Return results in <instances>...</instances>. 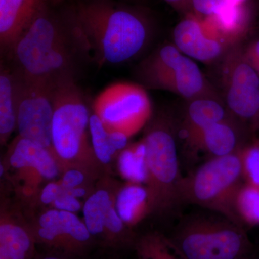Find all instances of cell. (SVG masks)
Segmentation results:
<instances>
[{
	"instance_id": "cell-1",
	"label": "cell",
	"mask_w": 259,
	"mask_h": 259,
	"mask_svg": "<svg viewBox=\"0 0 259 259\" xmlns=\"http://www.w3.org/2000/svg\"><path fill=\"white\" fill-rule=\"evenodd\" d=\"M89 53L72 21L64 25L42 4L9 54L14 69L24 78L56 84L75 78Z\"/></svg>"
},
{
	"instance_id": "cell-2",
	"label": "cell",
	"mask_w": 259,
	"mask_h": 259,
	"mask_svg": "<svg viewBox=\"0 0 259 259\" xmlns=\"http://www.w3.org/2000/svg\"><path fill=\"white\" fill-rule=\"evenodd\" d=\"M71 21L100 66L131 60L151 37L149 24L142 15L107 2L79 5Z\"/></svg>"
},
{
	"instance_id": "cell-3",
	"label": "cell",
	"mask_w": 259,
	"mask_h": 259,
	"mask_svg": "<svg viewBox=\"0 0 259 259\" xmlns=\"http://www.w3.org/2000/svg\"><path fill=\"white\" fill-rule=\"evenodd\" d=\"M52 146L61 175L78 168L101 178L105 168L94 152L90 134V110L75 78L59 81L54 88Z\"/></svg>"
},
{
	"instance_id": "cell-4",
	"label": "cell",
	"mask_w": 259,
	"mask_h": 259,
	"mask_svg": "<svg viewBox=\"0 0 259 259\" xmlns=\"http://www.w3.org/2000/svg\"><path fill=\"white\" fill-rule=\"evenodd\" d=\"M178 123L167 111L153 114L144 127L142 141L146 146L147 180L152 214L171 216L182 204L181 175L177 153Z\"/></svg>"
},
{
	"instance_id": "cell-5",
	"label": "cell",
	"mask_w": 259,
	"mask_h": 259,
	"mask_svg": "<svg viewBox=\"0 0 259 259\" xmlns=\"http://www.w3.org/2000/svg\"><path fill=\"white\" fill-rule=\"evenodd\" d=\"M166 238L182 259H251L258 253L246 229L211 211L182 218Z\"/></svg>"
},
{
	"instance_id": "cell-6",
	"label": "cell",
	"mask_w": 259,
	"mask_h": 259,
	"mask_svg": "<svg viewBox=\"0 0 259 259\" xmlns=\"http://www.w3.org/2000/svg\"><path fill=\"white\" fill-rule=\"evenodd\" d=\"M243 182L239 152L209 158L189 176L183 177L181 199L182 204L199 206L241 226L235 213L234 199Z\"/></svg>"
},
{
	"instance_id": "cell-7",
	"label": "cell",
	"mask_w": 259,
	"mask_h": 259,
	"mask_svg": "<svg viewBox=\"0 0 259 259\" xmlns=\"http://www.w3.org/2000/svg\"><path fill=\"white\" fill-rule=\"evenodd\" d=\"M136 76L146 89L170 92L187 101L201 97L223 99L193 59L171 44L158 48L141 61Z\"/></svg>"
},
{
	"instance_id": "cell-8",
	"label": "cell",
	"mask_w": 259,
	"mask_h": 259,
	"mask_svg": "<svg viewBox=\"0 0 259 259\" xmlns=\"http://www.w3.org/2000/svg\"><path fill=\"white\" fill-rule=\"evenodd\" d=\"M93 112L107 129L129 138L145 127L153 114L146 89L127 81L112 83L102 90L95 99Z\"/></svg>"
},
{
	"instance_id": "cell-9",
	"label": "cell",
	"mask_w": 259,
	"mask_h": 259,
	"mask_svg": "<svg viewBox=\"0 0 259 259\" xmlns=\"http://www.w3.org/2000/svg\"><path fill=\"white\" fill-rule=\"evenodd\" d=\"M243 47L236 44L223 56V100L233 117L259 132V76L247 63Z\"/></svg>"
},
{
	"instance_id": "cell-10",
	"label": "cell",
	"mask_w": 259,
	"mask_h": 259,
	"mask_svg": "<svg viewBox=\"0 0 259 259\" xmlns=\"http://www.w3.org/2000/svg\"><path fill=\"white\" fill-rule=\"evenodd\" d=\"M120 185L107 175L97 181L93 192L83 202V221L93 238L105 245L134 246L137 238L116 209V196Z\"/></svg>"
},
{
	"instance_id": "cell-11",
	"label": "cell",
	"mask_w": 259,
	"mask_h": 259,
	"mask_svg": "<svg viewBox=\"0 0 259 259\" xmlns=\"http://www.w3.org/2000/svg\"><path fill=\"white\" fill-rule=\"evenodd\" d=\"M18 74V136L44 146L54 156L52 122L55 84L26 79Z\"/></svg>"
},
{
	"instance_id": "cell-12",
	"label": "cell",
	"mask_w": 259,
	"mask_h": 259,
	"mask_svg": "<svg viewBox=\"0 0 259 259\" xmlns=\"http://www.w3.org/2000/svg\"><path fill=\"white\" fill-rule=\"evenodd\" d=\"M37 243L68 255H80L94 238L74 212L47 208L28 222Z\"/></svg>"
},
{
	"instance_id": "cell-13",
	"label": "cell",
	"mask_w": 259,
	"mask_h": 259,
	"mask_svg": "<svg viewBox=\"0 0 259 259\" xmlns=\"http://www.w3.org/2000/svg\"><path fill=\"white\" fill-rule=\"evenodd\" d=\"M173 38L174 45L184 55L206 64L222 59L230 49L209 34L203 18L192 13L177 24Z\"/></svg>"
},
{
	"instance_id": "cell-14",
	"label": "cell",
	"mask_w": 259,
	"mask_h": 259,
	"mask_svg": "<svg viewBox=\"0 0 259 259\" xmlns=\"http://www.w3.org/2000/svg\"><path fill=\"white\" fill-rule=\"evenodd\" d=\"M255 134L249 126L231 117L204 129L188 146L194 151H204L210 157H221L239 152Z\"/></svg>"
},
{
	"instance_id": "cell-15",
	"label": "cell",
	"mask_w": 259,
	"mask_h": 259,
	"mask_svg": "<svg viewBox=\"0 0 259 259\" xmlns=\"http://www.w3.org/2000/svg\"><path fill=\"white\" fill-rule=\"evenodd\" d=\"M3 163L6 170L36 172L48 182L61 175L55 157L47 148L18 136L10 144Z\"/></svg>"
},
{
	"instance_id": "cell-16",
	"label": "cell",
	"mask_w": 259,
	"mask_h": 259,
	"mask_svg": "<svg viewBox=\"0 0 259 259\" xmlns=\"http://www.w3.org/2000/svg\"><path fill=\"white\" fill-rule=\"evenodd\" d=\"M36 243L28 222L17 212L2 207L0 259H32Z\"/></svg>"
},
{
	"instance_id": "cell-17",
	"label": "cell",
	"mask_w": 259,
	"mask_h": 259,
	"mask_svg": "<svg viewBox=\"0 0 259 259\" xmlns=\"http://www.w3.org/2000/svg\"><path fill=\"white\" fill-rule=\"evenodd\" d=\"M42 0H0V45L10 54L35 18Z\"/></svg>"
},
{
	"instance_id": "cell-18",
	"label": "cell",
	"mask_w": 259,
	"mask_h": 259,
	"mask_svg": "<svg viewBox=\"0 0 259 259\" xmlns=\"http://www.w3.org/2000/svg\"><path fill=\"white\" fill-rule=\"evenodd\" d=\"M233 117L223 99L201 97L188 101L182 121L178 123V132L187 146L204 129L216 122Z\"/></svg>"
},
{
	"instance_id": "cell-19",
	"label": "cell",
	"mask_w": 259,
	"mask_h": 259,
	"mask_svg": "<svg viewBox=\"0 0 259 259\" xmlns=\"http://www.w3.org/2000/svg\"><path fill=\"white\" fill-rule=\"evenodd\" d=\"M116 209L124 223L132 229L152 214L147 187L142 184L126 182L116 196Z\"/></svg>"
},
{
	"instance_id": "cell-20",
	"label": "cell",
	"mask_w": 259,
	"mask_h": 259,
	"mask_svg": "<svg viewBox=\"0 0 259 259\" xmlns=\"http://www.w3.org/2000/svg\"><path fill=\"white\" fill-rule=\"evenodd\" d=\"M19 75L1 66L0 71V143L4 146L17 128Z\"/></svg>"
},
{
	"instance_id": "cell-21",
	"label": "cell",
	"mask_w": 259,
	"mask_h": 259,
	"mask_svg": "<svg viewBox=\"0 0 259 259\" xmlns=\"http://www.w3.org/2000/svg\"><path fill=\"white\" fill-rule=\"evenodd\" d=\"M90 134L94 152L104 168L117 159L119 153L129 144L127 135L107 129L93 112L90 116Z\"/></svg>"
},
{
	"instance_id": "cell-22",
	"label": "cell",
	"mask_w": 259,
	"mask_h": 259,
	"mask_svg": "<svg viewBox=\"0 0 259 259\" xmlns=\"http://www.w3.org/2000/svg\"><path fill=\"white\" fill-rule=\"evenodd\" d=\"M119 175L126 182L146 185L147 180L146 146L142 140L129 144L117 158Z\"/></svg>"
},
{
	"instance_id": "cell-23",
	"label": "cell",
	"mask_w": 259,
	"mask_h": 259,
	"mask_svg": "<svg viewBox=\"0 0 259 259\" xmlns=\"http://www.w3.org/2000/svg\"><path fill=\"white\" fill-rule=\"evenodd\" d=\"M234 211L245 229L259 226V187L243 182L235 197Z\"/></svg>"
},
{
	"instance_id": "cell-24",
	"label": "cell",
	"mask_w": 259,
	"mask_h": 259,
	"mask_svg": "<svg viewBox=\"0 0 259 259\" xmlns=\"http://www.w3.org/2000/svg\"><path fill=\"white\" fill-rule=\"evenodd\" d=\"M134 248L139 259H182L172 248L166 237L156 232L136 238Z\"/></svg>"
},
{
	"instance_id": "cell-25",
	"label": "cell",
	"mask_w": 259,
	"mask_h": 259,
	"mask_svg": "<svg viewBox=\"0 0 259 259\" xmlns=\"http://www.w3.org/2000/svg\"><path fill=\"white\" fill-rule=\"evenodd\" d=\"M243 180L259 187V139L255 136L239 151Z\"/></svg>"
},
{
	"instance_id": "cell-26",
	"label": "cell",
	"mask_w": 259,
	"mask_h": 259,
	"mask_svg": "<svg viewBox=\"0 0 259 259\" xmlns=\"http://www.w3.org/2000/svg\"><path fill=\"white\" fill-rule=\"evenodd\" d=\"M98 179L92 176L90 174L78 169V168H70L65 171L61 175L59 181L61 185L65 189H74L79 187L93 189L95 185H93L94 181ZM100 180V179H99Z\"/></svg>"
},
{
	"instance_id": "cell-27",
	"label": "cell",
	"mask_w": 259,
	"mask_h": 259,
	"mask_svg": "<svg viewBox=\"0 0 259 259\" xmlns=\"http://www.w3.org/2000/svg\"><path fill=\"white\" fill-rule=\"evenodd\" d=\"M83 205V204L81 203L79 199L69 195L61 186L60 192L56 197L54 202L51 204L49 208L75 213L82 209Z\"/></svg>"
},
{
	"instance_id": "cell-28",
	"label": "cell",
	"mask_w": 259,
	"mask_h": 259,
	"mask_svg": "<svg viewBox=\"0 0 259 259\" xmlns=\"http://www.w3.org/2000/svg\"><path fill=\"white\" fill-rule=\"evenodd\" d=\"M223 3L224 0H190V10L200 18H207L214 14Z\"/></svg>"
},
{
	"instance_id": "cell-29",
	"label": "cell",
	"mask_w": 259,
	"mask_h": 259,
	"mask_svg": "<svg viewBox=\"0 0 259 259\" xmlns=\"http://www.w3.org/2000/svg\"><path fill=\"white\" fill-rule=\"evenodd\" d=\"M245 61L259 76V39L250 42L243 49Z\"/></svg>"
},
{
	"instance_id": "cell-30",
	"label": "cell",
	"mask_w": 259,
	"mask_h": 259,
	"mask_svg": "<svg viewBox=\"0 0 259 259\" xmlns=\"http://www.w3.org/2000/svg\"><path fill=\"white\" fill-rule=\"evenodd\" d=\"M175 9L185 10L190 9V0H164Z\"/></svg>"
},
{
	"instance_id": "cell-31",
	"label": "cell",
	"mask_w": 259,
	"mask_h": 259,
	"mask_svg": "<svg viewBox=\"0 0 259 259\" xmlns=\"http://www.w3.org/2000/svg\"><path fill=\"white\" fill-rule=\"evenodd\" d=\"M245 2L246 0H224V3L236 5H245Z\"/></svg>"
},
{
	"instance_id": "cell-32",
	"label": "cell",
	"mask_w": 259,
	"mask_h": 259,
	"mask_svg": "<svg viewBox=\"0 0 259 259\" xmlns=\"http://www.w3.org/2000/svg\"><path fill=\"white\" fill-rule=\"evenodd\" d=\"M40 259H64V258H61L60 256H58V255H48V256L42 257V258Z\"/></svg>"
},
{
	"instance_id": "cell-33",
	"label": "cell",
	"mask_w": 259,
	"mask_h": 259,
	"mask_svg": "<svg viewBox=\"0 0 259 259\" xmlns=\"http://www.w3.org/2000/svg\"><path fill=\"white\" fill-rule=\"evenodd\" d=\"M44 2H47V1H51V2H59L61 1V0H42Z\"/></svg>"
},
{
	"instance_id": "cell-34",
	"label": "cell",
	"mask_w": 259,
	"mask_h": 259,
	"mask_svg": "<svg viewBox=\"0 0 259 259\" xmlns=\"http://www.w3.org/2000/svg\"><path fill=\"white\" fill-rule=\"evenodd\" d=\"M251 259H259L258 253L256 255H255V256L253 257V258H251Z\"/></svg>"
}]
</instances>
